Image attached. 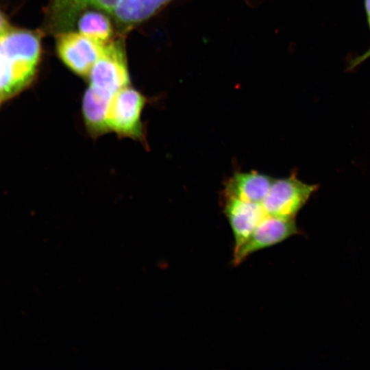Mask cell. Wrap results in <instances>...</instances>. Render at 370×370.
Masks as SVG:
<instances>
[{"label":"cell","instance_id":"cell-8","mask_svg":"<svg viewBox=\"0 0 370 370\" xmlns=\"http://www.w3.org/2000/svg\"><path fill=\"white\" fill-rule=\"evenodd\" d=\"M273 180V177L256 171L235 172L225 184L223 197L261 204Z\"/></svg>","mask_w":370,"mask_h":370},{"label":"cell","instance_id":"cell-12","mask_svg":"<svg viewBox=\"0 0 370 370\" xmlns=\"http://www.w3.org/2000/svg\"><path fill=\"white\" fill-rule=\"evenodd\" d=\"M365 5L368 25L370 30V0H365ZM369 58H370V48L365 53L356 58V60L351 63L350 68H354Z\"/></svg>","mask_w":370,"mask_h":370},{"label":"cell","instance_id":"cell-11","mask_svg":"<svg viewBox=\"0 0 370 370\" xmlns=\"http://www.w3.org/2000/svg\"><path fill=\"white\" fill-rule=\"evenodd\" d=\"M78 27L81 34L101 43L107 42L112 33L108 17L95 11H88L82 15Z\"/></svg>","mask_w":370,"mask_h":370},{"label":"cell","instance_id":"cell-6","mask_svg":"<svg viewBox=\"0 0 370 370\" xmlns=\"http://www.w3.org/2000/svg\"><path fill=\"white\" fill-rule=\"evenodd\" d=\"M74 8L93 5L125 24L140 22L153 14L168 0H67Z\"/></svg>","mask_w":370,"mask_h":370},{"label":"cell","instance_id":"cell-14","mask_svg":"<svg viewBox=\"0 0 370 370\" xmlns=\"http://www.w3.org/2000/svg\"><path fill=\"white\" fill-rule=\"evenodd\" d=\"M0 101H1V100H0Z\"/></svg>","mask_w":370,"mask_h":370},{"label":"cell","instance_id":"cell-5","mask_svg":"<svg viewBox=\"0 0 370 370\" xmlns=\"http://www.w3.org/2000/svg\"><path fill=\"white\" fill-rule=\"evenodd\" d=\"M106 43L81 33L69 32L58 37L57 49L59 56L70 69L77 75L86 76L102 55Z\"/></svg>","mask_w":370,"mask_h":370},{"label":"cell","instance_id":"cell-2","mask_svg":"<svg viewBox=\"0 0 370 370\" xmlns=\"http://www.w3.org/2000/svg\"><path fill=\"white\" fill-rule=\"evenodd\" d=\"M318 188L317 184L301 181L295 173L274 178L261 205L267 214L295 218Z\"/></svg>","mask_w":370,"mask_h":370},{"label":"cell","instance_id":"cell-10","mask_svg":"<svg viewBox=\"0 0 370 370\" xmlns=\"http://www.w3.org/2000/svg\"><path fill=\"white\" fill-rule=\"evenodd\" d=\"M111 101L100 97L89 87L84 92L82 115L85 128L93 138L109 133L107 117Z\"/></svg>","mask_w":370,"mask_h":370},{"label":"cell","instance_id":"cell-1","mask_svg":"<svg viewBox=\"0 0 370 370\" xmlns=\"http://www.w3.org/2000/svg\"><path fill=\"white\" fill-rule=\"evenodd\" d=\"M146 97L128 86L120 90L112 98L107 117L109 132L121 138H130L146 143V134L142 121Z\"/></svg>","mask_w":370,"mask_h":370},{"label":"cell","instance_id":"cell-7","mask_svg":"<svg viewBox=\"0 0 370 370\" xmlns=\"http://www.w3.org/2000/svg\"><path fill=\"white\" fill-rule=\"evenodd\" d=\"M223 200V213L232 229L234 248H236L245 241L267 214L260 203L235 198H225Z\"/></svg>","mask_w":370,"mask_h":370},{"label":"cell","instance_id":"cell-13","mask_svg":"<svg viewBox=\"0 0 370 370\" xmlns=\"http://www.w3.org/2000/svg\"><path fill=\"white\" fill-rule=\"evenodd\" d=\"M9 25L5 14L0 10V38L8 31Z\"/></svg>","mask_w":370,"mask_h":370},{"label":"cell","instance_id":"cell-3","mask_svg":"<svg viewBox=\"0 0 370 370\" xmlns=\"http://www.w3.org/2000/svg\"><path fill=\"white\" fill-rule=\"evenodd\" d=\"M89 88L100 97L112 100L130 82L121 48L116 43L106 42L102 55L90 73Z\"/></svg>","mask_w":370,"mask_h":370},{"label":"cell","instance_id":"cell-9","mask_svg":"<svg viewBox=\"0 0 370 370\" xmlns=\"http://www.w3.org/2000/svg\"><path fill=\"white\" fill-rule=\"evenodd\" d=\"M36 66L0 49V100L13 96L27 86L35 75Z\"/></svg>","mask_w":370,"mask_h":370},{"label":"cell","instance_id":"cell-4","mask_svg":"<svg viewBox=\"0 0 370 370\" xmlns=\"http://www.w3.org/2000/svg\"><path fill=\"white\" fill-rule=\"evenodd\" d=\"M298 232L295 218L266 214L245 241L234 248L233 263L238 265L251 254L278 244Z\"/></svg>","mask_w":370,"mask_h":370}]
</instances>
